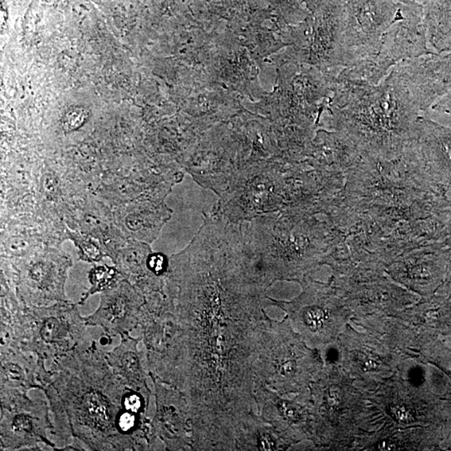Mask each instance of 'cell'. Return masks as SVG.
<instances>
[{
	"mask_svg": "<svg viewBox=\"0 0 451 451\" xmlns=\"http://www.w3.org/2000/svg\"><path fill=\"white\" fill-rule=\"evenodd\" d=\"M330 129L343 132L363 157H400L413 137L417 106L392 72L378 85L331 79Z\"/></svg>",
	"mask_w": 451,
	"mask_h": 451,
	"instance_id": "cell-3",
	"label": "cell"
},
{
	"mask_svg": "<svg viewBox=\"0 0 451 451\" xmlns=\"http://www.w3.org/2000/svg\"><path fill=\"white\" fill-rule=\"evenodd\" d=\"M421 7L400 3L397 17L381 40L378 53L366 58L369 72L382 81L396 65L430 54Z\"/></svg>",
	"mask_w": 451,
	"mask_h": 451,
	"instance_id": "cell-8",
	"label": "cell"
},
{
	"mask_svg": "<svg viewBox=\"0 0 451 451\" xmlns=\"http://www.w3.org/2000/svg\"><path fill=\"white\" fill-rule=\"evenodd\" d=\"M359 360L361 366H362L364 371H375V369L378 368V364L375 362V360L371 359V357L364 355V353H360Z\"/></svg>",
	"mask_w": 451,
	"mask_h": 451,
	"instance_id": "cell-22",
	"label": "cell"
},
{
	"mask_svg": "<svg viewBox=\"0 0 451 451\" xmlns=\"http://www.w3.org/2000/svg\"><path fill=\"white\" fill-rule=\"evenodd\" d=\"M131 388L93 341L53 363L45 376L46 397L56 434L80 439L91 450H140L147 439L145 416L127 409Z\"/></svg>",
	"mask_w": 451,
	"mask_h": 451,
	"instance_id": "cell-2",
	"label": "cell"
},
{
	"mask_svg": "<svg viewBox=\"0 0 451 451\" xmlns=\"http://www.w3.org/2000/svg\"><path fill=\"white\" fill-rule=\"evenodd\" d=\"M362 157L359 147L343 132L318 130L305 162L311 168L345 176Z\"/></svg>",
	"mask_w": 451,
	"mask_h": 451,
	"instance_id": "cell-13",
	"label": "cell"
},
{
	"mask_svg": "<svg viewBox=\"0 0 451 451\" xmlns=\"http://www.w3.org/2000/svg\"><path fill=\"white\" fill-rule=\"evenodd\" d=\"M377 448H378L379 450H396V446L395 443H393L390 441H383L379 443Z\"/></svg>",
	"mask_w": 451,
	"mask_h": 451,
	"instance_id": "cell-25",
	"label": "cell"
},
{
	"mask_svg": "<svg viewBox=\"0 0 451 451\" xmlns=\"http://www.w3.org/2000/svg\"><path fill=\"white\" fill-rule=\"evenodd\" d=\"M342 391L341 388L338 386H332L329 388L328 393H327V403L329 406L336 409L342 402Z\"/></svg>",
	"mask_w": 451,
	"mask_h": 451,
	"instance_id": "cell-20",
	"label": "cell"
},
{
	"mask_svg": "<svg viewBox=\"0 0 451 451\" xmlns=\"http://www.w3.org/2000/svg\"><path fill=\"white\" fill-rule=\"evenodd\" d=\"M344 201L371 220L381 244L404 251L437 242L451 201L407 146L395 159L363 157L345 173Z\"/></svg>",
	"mask_w": 451,
	"mask_h": 451,
	"instance_id": "cell-1",
	"label": "cell"
},
{
	"mask_svg": "<svg viewBox=\"0 0 451 451\" xmlns=\"http://www.w3.org/2000/svg\"><path fill=\"white\" fill-rule=\"evenodd\" d=\"M118 347L107 353L109 363L131 388L138 391L146 390L145 374L138 353V340L130 333L124 334Z\"/></svg>",
	"mask_w": 451,
	"mask_h": 451,
	"instance_id": "cell-14",
	"label": "cell"
},
{
	"mask_svg": "<svg viewBox=\"0 0 451 451\" xmlns=\"http://www.w3.org/2000/svg\"><path fill=\"white\" fill-rule=\"evenodd\" d=\"M392 415L399 422L410 423L413 421L414 417L411 411L404 406H395L391 408Z\"/></svg>",
	"mask_w": 451,
	"mask_h": 451,
	"instance_id": "cell-19",
	"label": "cell"
},
{
	"mask_svg": "<svg viewBox=\"0 0 451 451\" xmlns=\"http://www.w3.org/2000/svg\"><path fill=\"white\" fill-rule=\"evenodd\" d=\"M302 317L306 325L313 331H317L324 326L327 314L322 307L313 305L307 307Z\"/></svg>",
	"mask_w": 451,
	"mask_h": 451,
	"instance_id": "cell-17",
	"label": "cell"
},
{
	"mask_svg": "<svg viewBox=\"0 0 451 451\" xmlns=\"http://www.w3.org/2000/svg\"><path fill=\"white\" fill-rule=\"evenodd\" d=\"M391 72L408 89L419 111H426L451 84V57L425 56L404 60Z\"/></svg>",
	"mask_w": 451,
	"mask_h": 451,
	"instance_id": "cell-10",
	"label": "cell"
},
{
	"mask_svg": "<svg viewBox=\"0 0 451 451\" xmlns=\"http://www.w3.org/2000/svg\"><path fill=\"white\" fill-rule=\"evenodd\" d=\"M280 410H281L283 415L291 421H296L299 419L298 410L294 406H292L290 404L283 403L280 406Z\"/></svg>",
	"mask_w": 451,
	"mask_h": 451,
	"instance_id": "cell-21",
	"label": "cell"
},
{
	"mask_svg": "<svg viewBox=\"0 0 451 451\" xmlns=\"http://www.w3.org/2000/svg\"><path fill=\"white\" fill-rule=\"evenodd\" d=\"M393 0H343L341 60L343 69L378 53L381 40L397 17Z\"/></svg>",
	"mask_w": 451,
	"mask_h": 451,
	"instance_id": "cell-7",
	"label": "cell"
},
{
	"mask_svg": "<svg viewBox=\"0 0 451 451\" xmlns=\"http://www.w3.org/2000/svg\"><path fill=\"white\" fill-rule=\"evenodd\" d=\"M259 448L262 450H274V441L268 435H263L259 439Z\"/></svg>",
	"mask_w": 451,
	"mask_h": 451,
	"instance_id": "cell-24",
	"label": "cell"
},
{
	"mask_svg": "<svg viewBox=\"0 0 451 451\" xmlns=\"http://www.w3.org/2000/svg\"><path fill=\"white\" fill-rule=\"evenodd\" d=\"M369 223H371V220H369ZM371 224L373 231V235H374V239L375 243L376 256L377 258H378L380 262L393 261V260H395V258H397L398 256L402 254L403 252L410 250V248H408V250L404 251H395V250H388V248L384 247L383 245L381 244L378 235L376 234L375 232L374 231V228H373L372 223H371ZM450 239H451V217H450V219L448 221V224H447L446 232L444 233V235L442 236V238L438 240L437 242L428 244V245H424V246H430V245H446V246H448ZM418 247H422V246H418ZM414 248H417V247H414Z\"/></svg>",
	"mask_w": 451,
	"mask_h": 451,
	"instance_id": "cell-15",
	"label": "cell"
},
{
	"mask_svg": "<svg viewBox=\"0 0 451 451\" xmlns=\"http://www.w3.org/2000/svg\"><path fill=\"white\" fill-rule=\"evenodd\" d=\"M409 146L428 175L448 192L451 188V129L419 116Z\"/></svg>",
	"mask_w": 451,
	"mask_h": 451,
	"instance_id": "cell-11",
	"label": "cell"
},
{
	"mask_svg": "<svg viewBox=\"0 0 451 451\" xmlns=\"http://www.w3.org/2000/svg\"><path fill=\"white\" fill-rule=\"evenodd\" d=\"M278 368L279 372L283 375H293L295 371H296V363L294 360H287L283 361Z\"/></svg>",
	"mask_w": 451,
	"mask_h": 451,
	"instance_id": "cell-23",
	"label": "cell"
},
{
	"mask_svg": "<svg viewBox=\"0 0 451 451\" xmlns=\"http://www.w3.org/2000/svg\"><path fill=\"white\" fill-rule=\"evenodd\" d=\"M168 260L162 254H151L146 258V267L151 274L160 276L165 273Z\"/></svg>",
	"mask_w": 451,
	"mask_h": 451,
	"instance_id": "cell-18",
	"label": "cell"
},
{
	"mask_svg": "<svg viewBox=\"0 0 451 451\" xmlns=\"http://www.w3.org/2000/svg\"><path fill=\"white\" fill-rule=\"evenodd\" d=\"M320 192L317 173L305 163L258 162L232 179L212 213L240 224L285 208H311Z\"/></svg>",
	"mask_w": 451,
	"mask_h": 451,
	"instance_id": "cell-5",
	"label": "cell"
},
{
	"mask_svg": "<svg viewBox=\"0 0 451 451\" xmlns=\"http://www.w3.org/2000/svg\"><path fill=\"white\" fill-rule=\"evenodd\" d=\"M116 276H118V272L115 268L111 267L100 266L93 268L89 274V281H91L92 287L85 298L89 295L94 294L96 292H104L111 289V287Z\"/></svg>",
	"mask_w": 451,
	"mask_h": 451,
	"instance_id": "cell-16",
	"label": "cell"
},
{
	"mask_svg": "<svg viewBox=\"0 0 451 451\" xmlns=\"http://www.w3.org/2000/svg\"><path fill=\"white\" fill-rule=\"evenodd\" d=\"M239 225L252 270L264 289L324 263L333 228L326 214L292 208Z\"/></svg>",
	"mask_w": 451,
	"mask_h": 451,
	"instance_id": "cell-4",
	"label": "cell"
},
{
	"mask_svg": "<svg viewBox=\"0 0 451 451\" xmlns=\"http://www.w3.org/2000/svg\"><path fill=\"white\" fill-rule=\"evenodd\" d=\"M85 318L75 306L61 302L52 307L27 308L15 316L1 315V340L7 348L32 353L38 364L56 360L83 346Z\"/></svg>",
	"mask_w": 451,
	"mask_h": 451,
	"instance_id": "cell-6",
	"label": "cell"
},
{
	"mask_svg": "<svg viewBox=\"0 0 451 451\" xmlns=\"http://www.w3.org/2000/svg\"><path fill=\"white\" fill-rule=\"evenodd\" d=\"M142 303L137 293L122 282L104 291L100 308L85 318L87 326H99L110 337L130 333L142 321Z\"/></svg>",
	"mask_w": 451,
	"mask_h": 451,
	"instance_id": "cell-12",
	"label": "cell"
},
{
	"mask_svg": "<svg viewBox=\"0 0 451 451\" xmlns=\"http://www.w3.org/2000/svg\"><path fill=\"white\" fill-rule=\"evenodd\" d=\"M0 421L1 448H31L41 442L54 448L46 437V431L54 428L47 404L30 399L25 392L1 391Z\"/></svg>",
	"mask_w": 451,
	"mask_h": 451,
	"instance_id": "cell-9",
	"label": "cell"
}]
</instances>
